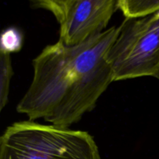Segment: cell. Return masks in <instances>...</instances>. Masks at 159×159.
Segmentation results:
<instances>
[{
    "mask_svg": "<svg viewBox=\"0 0 159 159\" xmlns=\"http://www.w3.org/2000/svg\"><path fill=\"white\" fill-rule=\"evenodd\" d=\"M117 33L112 26L75 46L45 47L33 60L32 82L16 111L62 128L79 122L113 82L107 54Z\"/></svg>",
    "mask_w": 159,
    "mask_h": 159,
    "instance_id": "obj_1",
    "label": "cell"
},
{
    "mask_svg": "<svg viewBox=\"0 0 159 159\" xmlns=\"http://www.w3.org/2000/svg\"><path fill=\"white\" fill-rule=\"evenodd\" d=\"M0 159H101L88 132L25 120L1 136Z\"/></svg>",
    "mask_w": 159,
    "mask_h": 159,
    "instance_id": "obj_2",
    "label": "cell"
},
{
    "mask_svg": "<svg viewBox=\"0 0 159 159\" xmlns=\"http://www.w3.org/2000/svg\"><path fill=\"white\" fill-rule=\"evenodd\" d=\"M115 81L154 77L159 68V11L125 19L107 54Z\"/></svg>",
    "mask_w": 159,
    "mask_h": 159,
    "instance_id": "obj_3",
    "label": "cell"
},
{
    "mask_svg": "<svg viewBox=\"0 0 159 159\" xmlns=\"http://www.w3.org/2000/svg\"><path fill=\"white\" fill-rule=\"evenodd\" d=\"M31 6L51 12L60 26L58 40L75 46L106 30L117 0H36Z\"/></svg>",
    "mask_w": 159,
    "mask_h": 159,
    "instance_id": "obj_4",
    "label": "cell"
},
{
    "mask_svg": "<svg viewBox=\"0 0 159 159\" xmlns=\"http://www.w3.org/2000/svg\"><path fill=\"white\" fill-rule=\"evenodd\" d=\"M117 9L125 19L142 18L159 11V0H117Z\"/></svg>",
    "mask_w": 159,
    "mask_h": 159,
    "instance_id": "obj_5",
    "label": "cell"
},
{
    "mask_svg": "<svg viewBox=\"0 0 159 159\" xmlns=\"http://www.w3.org/2000/svg\"><path fill=\"white\" fill-rule=\"evenodd\" d=\"M13 74L10 54L0 52V114L8 102L11 80ZM1 136L0 135V141Z\"/></svg>",
    "mask_w": 159,
    "mask_h": 159,
    "instance_id": "obj_6",
    "label": "cell"
},
{
    "mask_svg": "<svg viewBox=\"0 0 159 159\" xmlns=\"http://www.w3.org/2000/svg\"><path fill=\"white\" fill-rule=\"evenodd\" d=\"M24 41L23 33L16 26H9L0 33V52L10 54L22 49Z\"/></svg>",
    "mask_w": 159,
    "mask_h": 159,
    "instance_id": "obj_7",
    "label": "cell"
},
{
    "mask_svg": "<svg viewBox=\"0 0 159 159\" xmlns=\"http://www.w3.org/2000/svg\"><path fill=\"white\" fill-rule=\"evenodd\" d=\"M154 77H155V78H156V79H159V68H158V71H157V72L155 73V76H154Z\"/></svg>",
    "mask_w": 159,
    "mask_h": 159,
    "instance_id": "obj_8",
    "label": "cell"
}]
</instances>
